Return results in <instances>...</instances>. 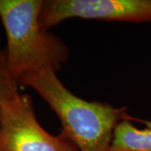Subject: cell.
I'll return each mask as SVG.
<instances>
[{
    "label": "cell",
    "instance_id": "1",
    "mask_svg": "<svg viewBox=\"0 0 151 151\" xmlns=\"http://www.w3.org/2000/svg\"><path fill=\"white\" fill-rule=\"evenodd\" d=\"M53 68L24 75L18 86H30L58 116L63 136L78 151H110L116 127L124 120H136L124 108L87 102L70 92Z\"/></svg>",
    "mask_w": 151,
    "mask_h": 151
},
{
    "label": "cell",
    "instance_id": "2",
    "mask_svg": "<svg viewBox=\"0 0 151 151\" xmlns=\"http://www.w3.org/2000/svg\"><path fill=\"white\" fill-rule=\"evenodd\" d=\"M43 0H0V19L7 37L6 58L11 78L18 84L24 75L53 68L68 59L61 40L44 30L40 15Z\"/></svg>",
    "mask_w": 151,
    "mask_h": 151
},
{
    "label": "cell",
    "instance_id": "3",
    "mask_svg": "<svg viewBox=\"0 0 151 151\" xmlns=\"http://www.w3.org/2000/svg\"><path fill=\"white\" fill-rule=\"evenodd\" d=\"M0 151H78L63 136H53L37 121L30 97L19 92L2 103Z\"/></svg>",
    "mask_w": 151,
    "mask_h": 151
},
{
    "label": "cell",
    "instance_id": "4",
    "mask_svg": "<svg viewBox=\"0 0 151 151\" xmlns=\"http://www.w3.org/2000/svg\"><path fill=\"white\" fill-rule=\"evenodd\" d=\"M70 18L133 23L151 22V0L44 1L40 23L44 30Z\"/></svg>",
    "mask_w": 151,
    "mask_h": 151
},
{
    "label": "cell",
    "instance_id": "5",
    "mask_svg": "<svg viewBox=\"0 0 151 151\" xmlns=\"http://www.w3.org/2000/svg\"><path fill=\"white\" fill-rule=\"evenodd\" d=\"M124 120L116 127L110 151H151V129H140Z\"/></svg>",
    "mask_w": 151,
    "mask_h": 151
},
{
    "label": "cell",
    "instance_id": "6",
    "mask_svg": "<svg viewBox=\"0 0 151 151\" xmlns=\"http://www.w3.org/2000/svg\"><path fill=\"white\" fill-rule=\"evenodd\" d=\"M18 84L11 78L7 66L5 50H0V116L2 103L19 92Z\"/></svg>",
    "mask_w": 151,
    "mask_h": 151
},
{
    "label": "cell",
    "instance_id": "7",
    "mask_svg": "<svg viewBox=\"0 0 151 151\" xmlns=\"http://www.w3.org/2000/svg\"><path fill=\"white\" fill-rule=\"evenodd\" d=\"M141 122H143L144 124H145L146 128L151 129V121H141Z\"/></svg>",
    "mask_w": 151,
    "mask_h": 151
}]
</instances>
